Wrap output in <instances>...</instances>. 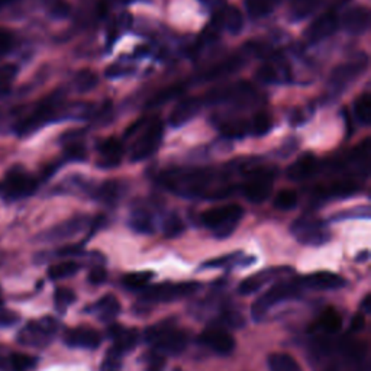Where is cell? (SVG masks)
<instances>
[{"label": "cell", "instance_id": "37", "mask_svg": "<svg viewBox=\"0 0 371 371\" xmlns=\"http://www.w3.org/2000/svg\"><path fill=\"white\" fill-rule=\"evenodd\" d=\"M154 277V273L151 272H137V273H129L125 274L122 279V283L129 290H142L148 286L151 279Z\"/></svg>", "mask_w": 371, "mask_h": 371}, {"label": "cell", "instance_id": "36", "mask_svg": "<svg viewBox=\"0 0 371 371\" xmlns=\"http://www.w3.org/2000/svg\"><path fill=\"white\" fill-rule=\"evenodd\" d=\"M320 5V0H291L290 16L295 20L305 19Z\"/></svg>", "mask_w": 371, "mask_h": 371}, {"label": "cell", "instance_id": "45", "mask_svg": "<svg viewBox=\"0 0 371 371\" xmlns=\"http://www.w3.org/2000/svg\"><path fill=\"white\" fill-rule=\"evenodd\" d=\"M54 300H56V306L60 312H64L70 305H73L75 302V293L70 288H64L60 287L56 290V295H54Z\"/></svg>", "mask_w": 371, "mask_h": 371}, {"label": "cell", "instance_id": "38", "mask_svg": "<svg viewBox=\"0 0 371 371\" xmlns=\"http://www.w3.org/2000/svg\"><path fill=\"white\" fill-rule=\"evenodd\" d=\"M354 115L361 125H368L371 121V97L368 93L361 95L354 103Z\"/></svg>", "mask_w": 371, "mask_h": 371}, {"label": "cell", "instance_id": "55", "mask_svg": "<svg viewBox=\"0 0 371 371\" xmlns=\"http://www.w3.org/2000/svg\"><path fill=\"white\" fill-rule=\"evenodd\" d=\"M12 45H13L12 34L6 31H0V56L6 54V52L12 48Z\"/></svg>", "mask_w": 371, "mask_h": 371}, {"label": "cell", "instance_id": "18", "mask_svg": "<svg viewBox=\"0 0 371 371\" xmlns=\"http://www.w3.org/2000/svg\"><path fill=\"white\" fill-rule=\"evenodd\" d=\"M338 30V16L334 12H327L316 18L306 31V39L309 42H320L329 38Z\"/></svg>", "mask_w": 371, "mask_h": 371}, {"label": "cell", "instance_id": "21", "mask_svg": "<svg viewBox=\"0 0 371 371\" xmlns=\"http://www.w3.org/2000/svg\"><path fill=\"white\" fill-rule=\"evenodd\" d=\"M370 11L364 6H357L343 15L342 26L351 35H363L370 28Z\"/></svg>", "mask_w": 371, "mask_h": 371}, {"label": "cell", "instance_id": "48", "mask_svg": "<svg viewBox=\"0 0 371 371\" xmlns=\"http://www.w3.org/2000/svg\"><path fill=\"white\" fill-rule=\"evenodd\" d=\"M100 371H122V355L109 350L102 361Z\"/></svg>", "mask_w": 371, "mask_h": 371}, {"label": "cell", "instance_id": "27", "mask_svg": "<svg viewBox=\"0 0 371 371\" xmlns=\"http://www.w3.org/2000/svg\"><path fill=\"white\" fill-rule=\"evenodd\" d=\"M360 190V184L353 178H343L332 183V186L325 190H322L324 196L331 197H350Z\"/></svg>", "mask_w": 371, "mask_h": 371}, {"label": "cell", "instance_id": "23", "mask_svg": "<svg viewBox=\"0 0 371 371\" xmlns=\"http://www.w3.org/2000/svg\"><path fill=\"white\" fill-rule=\"evenodd\" d=\"M317 169H320V163H317L316 157L310 152H306L288 167L287 176L290 180L300 181L312 177L317 171Z\"/></svg>", "mask_w": 371, "mask_h": 371}, {"label": "cell", "instance_id": "53", "mask_svg": "<svg viewBox=\"0 0 371 371\" xmlns=\"http://www.w3.org/2000/svg\"><path fill=\"white\" fill-rule=\"evenodd\" d=\"M19 315L13 310L0 308V328H11L19 322Z\"/></svg>", "mask_w": 371, "mask_h": 371}, {"label": "cell", "instance_id": "42", "mask_svg": "<svg viewBox=\"0 0 371 371\" xmlns=\"http://www.w3.org/2000/svg\"><path fill=\"white\" fill-rule=\"evenodd\" d=\"M298 202H299V197L295 190L284 189L279 192L277 196L274 197V207L280 210H291L298 206Z\"/></svg>", "mask_w": 371, "mask_h": 371}, {"label": "cell", "instance_id": "39", "mask_svg": "<svg viewBox=\"0 0 371 371\" xmlns=\"http://www.w3.org/2000/svg\"><path fill=\"white\" fill-rule=\"evenodd\" d=\"M119 195V189H118V183L115 181H106L103 183L100 188L95 192V197L106 205H111L114 202H116Z\"/></svg>", "mask_w": 371, "mask_h": 371}, {"label": "cell", "instance_id": "20", "mask_svg": "<svg viewBox=\"0 0 371 371\" xmlns=\"http://www.w3.org/2000/svg\"><path fill=\"white\" fill-rule=\"evenodd\" d=\"M202 99L200 97H189L177 103L174 111L170 115V123L174 128H180L192 121L202 109Z\"/></svg>", "mask_w": 371, "mask_h": 371}, {"label": "cell", "instance_id": "24", "mask_svg": "<svg viewBox=\"0 0 371 371\" xmlns=\"http://www.w3.org/2000/svg\"><path fill=\"white\" fill-rule=\"evenodd\" d=\"M93 312L102 322L109 324L121 313V302L114 295H106L96 302Z\"/></svg>", "mask_w": 371, "mask_h": 371}, {"label": "cell", "instance_id": "59", "mask_svg": "<svg viewBox=\"0 0 371 371\" xmlns=\"http://www.w3.org/2000/svg\"><path fill=\"white\" fill-rule=\"evenodd\" d=\"M363 309L365 313H370L371 312V306H370V296H367L363 302Z\"/></svg>", "mask_w": 371, "mask_h": 371}, {"label": "cell", "instance_id": "41", "mask_svg": "<svg viewBox=\"0 0 371 371\" xmlns=\"http://www.w3.org/2000/svg\"><path fill=\"white\" fill-rule=\"evenodd\" d=\"M184 229L186 225L183 219L176 214H170L163 222V233L166 238H177L184 232Z\"/></svg>", "mask_w": 371, "mask_h": 371}, {"label": "cell", "instance_id": "22", "mask_svg": "<svg viewBox=\"0 0 371 371\" xmlns=\"http://www.w3.org/2000/svg\"><path fill=\"white\" fill-rule=\"evenodd\" d=\"M287 269H270V270H262L254 276H250L238 286V293L243 296H250L254 295L255 291H258L264 284L269 283L273 279H277L281 273H287Z\"/></svg>", "mask_w": 371, "mask_h": 371}, {"label": "cell", "instance_id": "49", "mask_svg": "<svg viewBox=\"0 0 371 371\" xmlns=\"http://www.w3.org/2000/svg\"><path fill=\"white\" fill-rule=\"evenodd\" d=\"M142 360L145 363V370L147 371H164V365H166L164 355L158 354L157 351L148 353L147 355H144Z\"/></svg>", "mask_w": 371, "mask_h": 371}, {"label": "cell", "instance_id": "14", "mask_svg": "<svg viewBox=\"0 0 371 371\" xmlns=\"http://www.w3.org/2000/svg\"><path fill=\"white\" fill-rule=\"evenodd\" d=\"M199 341L209 350L215 351L221 355H228L235 350V339L233 336L224 329L222 327L214 325L203 331L199 336Z\"/></svg>", "mask_w": 371, "mask_h": 371}, {"label": "cell", "instance_id": "17", "mask_svg": "<svg viewBox=\"0 0 371 371\" xmlns=\"http://www.w3.org/2000/svg\"><path fill=\"white\" fill-rule=\"evenodd\" d=\"M109 336L114 342L111 350L122 357L130 351H134L140 341V332L135 328H125L118 324L109 328Z\"/></svg>", "mask_w": 371, "mask_h": 371}, {"label": "cell", "instance_id": "6", "mask_svg": "<svg viewBox=\"0 0 371 371\" xmlns=\"http://www.w3.org/2000/svg\"><path fill=\"white\" fill-rule=\"evenodd\" d=\"M38 180L26 171L22 166H13L0 183V193L8 200H19L35 193Z\"/></svg>", "mask_w": 371, "mask_h": 371}, {"label": "cell", "instance_id": "30", "mask_svg": "<svg viewBox=\"0 0 371 371\" xmlns=\"http://www.w3.org/2000/svg\"><path fill=\"white\" fill-rule=\"evenodd\" d=\"M267 364L270 371H303L298 360L286 353L272 354L267 360Z\"/></svg>", "mask_w": 371, "mask_h": 371}, {"label": "cell", "instance_id": "40", "mask_svg": "<svg viewBox=\"0 0 371 371\" xmlns=\"http://www.w3.org/2000/svg\"><path fill=\"white\" fill-rule=\"evenodd\" d=\"M19 68L15 64H4L0 66V95L6 93L13 85L15 78L18 77Z\"/></svg>", "mask_w": 371, "mask_h": 371}, {"label": "cell", "instance_id": "46", "mask_svg": "<svg viewBox=\"0 0 371 371\" xmlns=\"http://www.w3.org/2000/svg\"><path fill=\"white\" fill-rule=\"evenodd\" d=\"M47 9H48V13L56 19L67 18L71 11L70 5L66 2V0H48Z\"/></svg>", "mask_w": 371, "mask_h": 371}, {"label": "cell", "instance_id": "15", "mask_svg": "<svg viewBox=\"0 0 371 371\" xmlns=\"http://www.w3.org/2000/svg\"><path fill=\"white\" fill-rule=\"evenodd\" d=\"M296 281L300 286V288H309V290H317V291L338 290V288L347 286L346 279L335 273H329V272L312 273V274L300 277Z\"/></svg>", "mask_w": 371, "mask_h": 371}, {"label": "cell", "instance_id": "2", "mask_svg": "<svg viewBox=\"0 0 371 371\" xmlns=\"http://www.w3.org/2000/svg\"><path fill=\"white\" fill-rule=\"evenodd\" d=\"M63 100L64 96L60 90L42 99L30 115H26L23 119L19 121V123L16 125V134L20 137L34 134V132L44 128L47 123L54 121L61 109Z\"/></svg>", "mask_w": 371, "mask_h": 371}, {"label": "cell", "instance_id": "9", "mask_svg": "<svg viewBox=\"0 0 371 371\" xmlns=\"http://www.w3.org/2000/svg\"><path fill=\"white\" fill-rule=\"evenodd\" d=\"M163 134H164V126L163 122L155 118L148 123V126L141 132V135L135 141L134 147L130 150V162L138 163L147 160L148 157H151L158 147H160L163 141Z\"/></svg>", "mask_w": 371, "mask_h": 371}, {"label": "cell", "instance_id": "35", "mask_svg": "<svg viewBox=\"0 0 371 371\" xmlns=\"http://www.w3.org/2000/svg\"><path fill=\"white\" fill-rule=\"evenodd\" d=\"M279 0H245V8L250 16L260 19L262 16L269 15Z\"/></svg>", "mask_w": 371, "mask_h": 371}, {"label": "cell", "instance_id": "25", "mask_svg": "<svg viewBox=\"0 0 371 371\" xmlns=\"http://www.w3.org/2000/svg\"><path fill=\"white\" fill-rule=\"evenodd\" d=\"M244 66V61L241 57H231L217 66L212 67L210 70H207L203 77H202V80L203 82H214V80H218V78H222V77H226L229 74H233L236 73L238 70H240L241 67Z\"/></svg>", "mask_w": 371, "mask_h": 371}, {"label": "cell", "instance_id": "12", "mask_svg": "<svg viewBox=\"0 0 371 371\" xmlns=\"http://www.w3.org/2000/svg\"><path fill=\"white\" fill-rule=\"evenodd\" d=\"M90 224L92 219L89 217H74L60 225H56L51 229L42 232L39 235V240L44 243H61L70 240V238H74L78 233H82L89 228Z\"/></svg>", "mask_w": 371, "mask_h": 371}, {"label": "cell", "instance_id": "47", "mask_svg": "<svg viewBox=\"0 0 371 371\" xmlns=\"http://www.w3.org/2000/svg\"><path fill=\"white\" fill-rule=\"evenodd\" d=\"M221 322L224 324V327H228V328H241L244 327L245 321L244 317L241 316L240 312L236 310H225L221 313Z\"/></svg>", "mask_w": 371, "mask_h": 371}, {"label": "cell", "instance_id": "62", "mask_svg": "<svg viewBox=\"0 0 371 371\" xmlns=\"http://www.w3.org/2000/svg\"><path fill=\"white\" fill-rule=\"evenodd\" d=\"M0 364H2V361H0Z\"/></svg>", "mask_w": 371, "mask_h": 371}, {"label": "cell", "instance_id": "28", "mask_svg": "<svg viewBox=\"0 0 371 371\" xmlns=\"http://www.w3.org/2000/svg\"><path fill=\"white\" fill-rule=\"evenodd\" d=\"M129 226L138 233H154L155 226H154V219L152 215L145 209H137L132 212V215L129 218Z\"/></svg>", "mask_w": 371, "mask_h": 371}, {"label": "cell", "instance_id": "19", "mask_svg": "<svg viewBox=\"0 0 371 371\" xmlns=\"http://www.w3.org/2000/svg\"><path fill=\"white\" fill-rule=\"evenodd\" d=\"M97 151H99L97 166L100 169H114L121 164L123 147L118 138L111 137L100 141L97 145Z\"/></svg>", "mask_w": 371, "mask_h": 371}, {"label": "cell", "instance_id": "51", "mask_svg": "<svg viewBox=\"0 0 371 371\" xmlns=\"http://www.w3.org/2000/svg\"><path fill=\"white\" fill-rule=\"evenodd\" d=\"M66 157L71 162H82L86 158V148L82 142L70 141L66 147Z\"/></svg>", "mask_w": 371, "mask_h": 371}, {"label": "cell", "instance_id": "60", "mask_svg": "<svg viewBox=\"0 0 371 371\" xmlns=\"http://www.w3.org/2000/svg\"><path fill=\"white\" fill-rule=\"evenodd\" d=\"M13 2H15V0H0V11H2L4 8H6L8 5L13 4Z\"/></svg>", "mask_w": 371, "mask_h": 371}, {"label": "cell", "instance_id": "58", "mask_svg": "<svg viewBox=\"0 0 371 371\" xmlns=\"http://www.w3.org/2000/svg\"><path fill=\"white\" fill-rule=\"evenodd\" d=\"M108 9H109V6H108V2H106V0H102V2H99V5H97V13H99L100 16H104L106 13H108Z\"/></svg>", "mask_w": 371, "mask_h": 371}, {"label": "cell", "instance_id": "13", "mask_svg": "<svg viewBox=\"0 0 371 371\" xmlns=\"http://www.w3.org/2000/svg\"><path fill=\"white\" fill-rule=\"evenodd\" d=\"M254 96V90L248 83H236L232 86H226L222 89H215L206 95V99L202 102L206 103H240L244 104L251 100Z\"/></svg>", "mask_w": 371, "mask_h": 371}, {"label": "cell", "instance_id": "32", "mask_svg": "<svg viewBox=\"0 0 371 371\" xmlns=\"http://www.w3.org/2000/svg\"><path fill=\"white\" fill-rule=\"evenodd\" d=\"M78 270H80V264L75 261H63L48 269V277L51 280H63L74 276Z\"/></svg>", "mask_w": 371, "mask_h": 371}, {"label": "cell", "instance_id": "50", "mask_svg": "<svg viewBox=\"0 0 371 371\" xmlns=\"http://www.w3.org/2000/svg\"><path fill=\"white\" fill-rule=\"evenodd\" d=\"M257 77H258V80H261L262 83H266V85H273V83L279 82V73L270 64L261 66L257 71Z\"/></svg>", "mask_w": 371, "mask_h": 371}, {"label": "cell", "instance_id": "44", "mask_svg": "<svg viewBox=\"0 0 371 371\" xmlns=\"http://www.w3.org/2000/svg\"><path fill=\"white\" fill-rule=\"evenodd\" d=\"M9 364L15 371H26V370H31L32 367H35L37 358L28 354H23V353H13L9 357Z\"/></svg>", "mask_w": 371, "mask_h": 371}, {"label": "cell", "instance_id": "57", "mask_svg": "<svg viewBox=\"0 0 371 371\" xmlns=\"http://www.w3.org/2000/svg\"><path fill=\"white\" fill-rule=\"evenodd\" d=\"M365 325V317L364 315L360 312V313H355L353 316V320H351V327H350V331L351 332H360Z\"/></svg>", "mask_w": 371, "mask_h": 371}, {"label": "cell", "instance_id": "61", "mask_svg": "<svg viewBox=\"0 0 371 371\" xmlns=\"http://www.w3.org/2000/svg\"><path fill=\"white\" fill-rule=\"evenodd\" d=\"M324 371H339L336 367H329V368H327V370H324Z\"/></svg>", "mask_w": 371, "mask_h": 371}, {"label": "cell", "instance_id": "5", "mask_svg": "<svg viewBox=\"0 0 371 371\" xmlns=\"http://www.w3.org/2000/svg\"><path fill=\"white\" fill-rule=\"evenodd\" d=\"M59 332V322L51 316H44L26 324L16 336V341L23 347L45 348L54 341Z\"/></svg>", "mask_w": 371, "mask_h": 371}, {"label": "cell", "instance_id": "56", "mask_svg": "<svg viewBox=\"0 0 371 371\" xmlns=\"http://www.w3.org/2000/svg\"><path fill=\"white\" fill-rule=\"evenodd\" d=\"M233 260V255H225L222 258H217V260H210L207 262L203 264V267L206 269H219L222 266H225V264H228L229 261Z\"/></svg>", "mask_w": 371, "mask_h": 371}, {"label": "cell", "instance_id": "1", "mask_svg": "<svg viewBox=\"0 0 371 371\" xmlns=\"http://www.w3.org/2000/svg\"><path fill=\"white\" fill-rule=\"evenodd\" d=\"M154 351L162 355H177L188 347V334L178 329L173 321H164L148 328L144 334Z\"/></svg>", "mask_w": 371, "mask_h": 371}, {"label": "cell", "instance_id": "33", "mask_svg": "<svg viewBox=\"0 0 371 371\" xmlns=\"http://www.w3.org/2000/svg\"><path fill=\"white\" fill-rule=\"evenodd\" d=\"M99 83V77L92 70H82L74 75V87L77 92L87 93L93 90Z\"/></svg>", "mask_w": 371, "mask_h": 371}, {"label": "cell", "instance_id": "52", "mask_svg": "<svg viewBox=\"0 0 371 371\" xmlns=\"http://www.w3.org/2000/svg\"><path fill=\"white\" fill-rule=\"evenodd\" d=\"M351 218H370V207L364 206V207H355L353 210H347V212H342L339 215L334 217V221H342V219H351Z\"/></svg>", "mask_w": 371, "mask_h": 371}, {"label": "cell", "instance_id": "54", "mask_svg": "<svg viewBox=\"0 0 371 371\" xmlns=\"http://www.w3.org/2000/svg\"><path fill=\"white\" fill-rule=\"evenodd\" d=\"M106 277H108V273H106V269L102 266H96L90 270L89 273V283L99 286L106 281Z\"/></svg>", "mask_w": 371, "mask_h": 371}, {"label": "cell", "instance_id": "43", "mask_svg": "<svg viewBox=\"0 0 371 371\" xmlns=\"http://www.w3.org/2000/svg\"><path fill=\"white\" fill-rule=\"evenodd\" d=\"M272 128H273V121H272L269 114L258 112L257 115H254V118H253L254 135H258V137L266 135L272 130Z\"/></svg>", "mask_w": 371, "mask_h": 371}, {"label": "cell", "instance_id": "26", "mask_svg": "<svg viewBox=\"0 0 371 371\" xmlns=\"http://www.w3.org/2000/svg\"><path fill=\"white\" fill-rule=\"evenodd\" d=\"M341 325H342V320H341L339 313L335 309L328 308L321 315L315 329L320 331L322 336H331V335H335L341 329Z\"/></svg>", "mask_w": 371, "mask_h": 371}, {"label": "cell", "instance_id": "34", "mask_svg": "<svg viewBox=\"0 0 371 371\" xmlns=\"http://www.w3.org/2000/svg\"><path fill=\"white\" fill-rule=\"evenodd\" d=\"M219 130L226 138H243L248 132V126L243 119H229L219 125Z\"/></svg>", "mask_w": 371, "mask_h": 371}, {"label": "cell", "instance_id": "29", "mask_svg": "<svg viewBox=\"0 0 371 371\" xmlns=\"http://www.w3.org/2000/svg\"><path fill=\"white\" fill-rule=\"evenodd\" d=\"M219 20L232 35H238L244 28V15L236 6H228Z\"/></svg>", "mask_w": 371, "mask_h": 371}, {"label": "cell", "instance_id": "10", "mask_svg": "<svg viewBox=\"0 0 371 371\" xmlns=\"http://www.w3.org/2000/svg\"><path fill=\"white\" fill-rule=\"evenodd\" d=\"M367 68V60L357 59L355 61L343 63L334 68L329 77V90L332 92V96L341 95L350 85H353L357 78L365 71Z\"/></svg>", "mask_w": 371, "mask_h": 371}, {"label": "cell", "instance_id": "3", "mask_svg": "<svg viewBox=\"0 0 371 371\" xmlns=\"http://www.w3.org/2000/svg\"><path fill=\"white\" fill-rule=\"evenodd\" d=\"M243 215L244 210L240 205H222L203 212L202 224L214 231L217 238H226L235 231L236 225L243 219Z\"/></svg>", "mask_w": 371, "mask_h": 371}, {"label": "cell", "instance_id": "4", "mask_svg": "<svg viewBox=\"0 0 371 371\" xmlns=\"http://www.w3.org/2000/svg\"><path fill=\"white\" fill-rule=\"evenodd\" d=\"M300 286L298 281H280L276 283L273 287H270L266 293L261 295L253 305L251 308V315L254 317V321L260 322L264 317L267 316V313L277 306L279 303L284 300H290L299 298L300 295Z\"/></svg>", "mask_w": 371, "mask_h": 371}, {"label": "cell", "instance_id": "8", "mask_svg": "<svg viewBox=\"0 0 371 371\" xmlns=\"http://www.w3.org/2000/svg\"><path fill=\"white\" fill-rule=\"evenodd\" d=\"M290 231L296 240L305 245H324L331 238L327 224L313 217H302L296 219L290 226Z\"/></svg>", "mask_w": 371, "mask_h": 371}, {"label": "cell", "instance_id": "31", "mask_svg": "<svg viewBox=\"0 0 371 371\" xmlns=\"http://www.w3.org/2000/svg\"><path fill=\"white\" fill-rule=\"evenodd\" d=\"M184 90H186L184 83H177V85L164 87V89H162L160 92H157V93L148 100L147 106H148V108H157V106L166 104L167 102H170V100L178 97L180 95H183Z\"/></svg>", "mask_w": 371, "mask_h": 371}, {"label": "cell", "instance_id": "7", "mask_svg": "<svg viewBox=\"0 0 371 371\" xmlns=\"http://www.w3.org/2000/svg\"><path fill=\"white\" fill-rule=\"evenodd\" d=\"M200 284L196 281L188 283H160L145 287L141 295L142 303H170L195 295Z\"/></svg>", "mask_w": 371, "mask_h": 371}, {"label": "cell", "instance_id": "11", "mask_svg": "<svg viewBox=\"0 0 371 371\" xmlns=\"http://www.w3.org/2000/svg\"><path fill=\"white\" fill-rule=\"evenodd\" d=\"M274 173L272 170H257L248 180L244 183L243 193L245 199L251 203L260 205L267 200L273 190Z\"/></svg>", "mask_w": 371, "mask_h": 371}, {"label": "cell", "instance_id": "16", "mask_svg": "<svg viewBox=\"0 0 371 371\" xmlns=\"http://www.w3.org/2000/svg\"><path fill=\"white\" fill-rule=\"evenodd\" d=\"M66 346L71 348H85V350H96L100 342V334L89 327H77L66 331L64 334Z\"/></svg>", "mask_w": 371, "mask_h": 371}]
</instances>
